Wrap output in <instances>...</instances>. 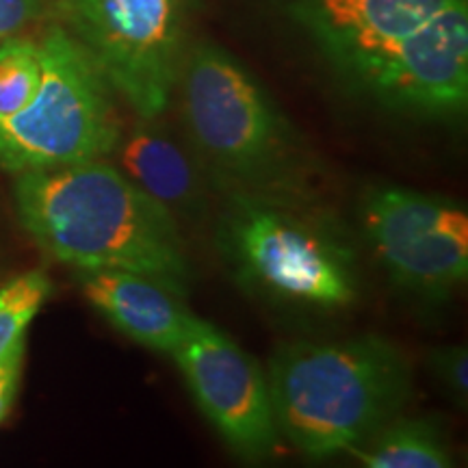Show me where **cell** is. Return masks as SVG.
I'll list each match as a JSON object with an SVG mask.
<instances>
[{
    "mask_svg": "<svg viewBox=\"0 0 468 468\" xmlns=\"http://www.w3.org/2000/svg\"><path fill=\"white\" fill-rule=\"evenodd\" d=\"M16 210L50 259L144 273L183 297L189 262L178 221L104 159L16 174Z\"/></svg>",
    "mask_w": 468,
    "mask_h": 468,
    "instance_id": "1",
    "label": "cell"
},
{
    "mask_svg": "<svg viewBox=\"0 0 468 468\" xmlns=\"http://www.w3.org/2000/svg\"><path fill=\"white\" fill-rule=\"evenodd\" d=\"M280 436L308 458L351 453L401 412L412 365L379 335L286 343L267 371Z\"/></svg>",
    "mask_w": 468,
    "mask_h": 468,
    "instance_id": "2",
    "label": "cell"
},
{
    "mask_svg": "<svg viewBox=\"0 0 468 468\" xmlns=\"http://www.w3.org/2000/svg\"><path fill=\"white\" fill-rule=\"evenodd\" d=\"M191 148L230 193L292 202L303 193V148L265 90L218 46L197 44L180 68Z\"/></svg>",
    "mask_w": 468,
    "mask_h": 468,
    "instance_id": "3",
    "label": "cell"
},
{
    "mask_svg": "<svg viewBox=\"0 0 468 468\" xmlns=\"http://www.w3.org/2000/svg\"><path fill=\"white\" fill-rule=\"evenodd\" d=\"M219 245L239 280L271 300L332 310L358 295L351 250L292 202L230 193Z\"/></svg>",
    "mask_w": 468,
    "mask_h": 468,
    "instance_id": "4",
    "label": "cell"
},
{
    "mask_svg": "<svg viewBox=\"0 0 468 468\" xmlns=\"http://www.w3.org/2000/svg\"><path fill=\"white\" fill-rule=\"evenodd\" d=\"M37 44L42 79L20 113L0 120V169L22 174L107 159L122 126L101 69L63 27Z\"/></svg>",
    "mask_w": 468,
    "mask_h": 468,
    "instance_id": "5",
    "label": "cell"
},
{
    "mask_svg": "<svg viewBox=\"0 0 468 468\" xmlns=\"http://www.w3.org/2000/svg\"><path fill=\"white\" fill-rule=\"evenodd\" d=\"M57 9L137 117L165 113L183 68L186 0H57Z\"/></svg>",
    "mask_w": 468,
    "mask_h": 468,
    "instance_id": "6",
    "label": "cell"
},
{
    "mask_svg": "<svg viewBox=\"0 0 468 468\" xmlns=\"http://www.w3.org/2000/svg\"><path fill=\"white\" fill-rule=\"evenodd\" d=\"M362 228L397 289L444 302L468 276V215L444 197L382 186L362 202Z\"/></svg>",
    "mask_w": 468,
    "mask_h": 468,
    "instance_id": "7",
    "label": "cell"
},
{
    "mask_svg": "<svg viewBox=\"0 0 468 468\" xmlns=\"http://www.w3.org/2000/svg\"><path fill=\"white\" fill-rule=\"evenodd\" d=\"M172 358L200 412L234 455L261 462L276 453L280 431L267 373L248 351L196 317Z\"/></svg>",
    "mask_w": 468,
    "mask_h": 468,
    "instance_id": "8",
    "label": "cell"
},
{
    "mask_svg": "<svg viewBox=\"0 0 468 468\" xmlns=\"http://www.w3.org/2000/svg\"><path fill=\"white\" fill-rule=\"evenodd\" d=\"M356 85L386 107L423 117H458L468 101V0H447Z\"/></svg>",
    "mask_w": 468,
    "mask_h": 468,
    "instance_id": "9",
    "label": "cell"
},
{
    "mask_svg": "<svg viewBox=\"0 0 468 468\" xmlns=\"http://www.w3.org/2000/svg\"><path fill=\"white\" fill-rule=\"evenodd\" d=\"M447 0H286L335 66L358 79Z\"/></svg>",
    "mask_w": 468,
    "mask_h": 468,
    "instance_id": "10",
    "label": "cell"
},
{
    "mask_svg": "<svg viewBox=\"0 0 468 468\" xmlns=\"http://www.w3.org/2000/svg\"><path fill=\"white\" fill-rule=\"evenodd\" d=\"M83 295L115 330L144 347L172 356L196 319L178 292L159 280L124 269L79 271Z\"/></svg>",
    "mask_w": 468,
    "mask_h": 468,
    "instance_id": "11",
    "label": "cell"
},
{
    "mask_svg": "<svg viewBox=\"0 0 468 468\" xmlns=\"http://www.w3.org/2000/svg\"><path fill=\"white\" fill-rule=\"evenodd\" d=\"M113 154L117 169L128 176L139 189L154 197L178 218L200 215L204 207V183L200 169L189 159L183 145L174 142L152 120H142L133 131L122 133Z\"/></svg>",
    "mask_w": 468,
    "mask_h": 468,
    "instance_id": "12",
    "label": "cell"
},
{
    "mask_svg": "<svg viewBox=\"0 0 468 468\" xmlns=\"http://www.w3.org/2000/svg\"><path fill=\"white\" fill-rule=\"evenodd\" d=\"M351 453L368 468L453 466L452 449L438 423L430 419H403L399 414Z\"/></svg>",
    "mask_w": 468,
    "mask_h": 468,
    "instance_id": "13",
    "label": "cell"
},
{
    "mask_svg": "<svg viewBox=\"0 0 468 468\" xmlns=\"http://www.w3.org/2000/svg\"><path fill=\"white\" fill-rule=\"evenodd\" d=\"M52 292L42 269L20 273L0 286V358L27 341V330Z\"/></svg>",
    "mask_w": 468,
    "mask_h": 468,
    "instance_id": "14",
    "label": "cell"
},
{
    "mask_svg": "<svg viewBox=\"0 0 468 468\" xmlns=\"http://www.w3.org/2000/svg\"><path fill=\"white\" fill-rule=\"evenodd\" d=\"M42 79L39 44L11 37L0 44V120L20 113L33 101Z\"/></svg>",
    "mask_w": 468,
    "mask_h": 468,
    "instance_id": "15",
    "label": "cell"
},
{
    "mask_svg": "<svg viewBox=\"0 0 468 468\" xmlns=\"http://www.w3.org/2000/svg\"><path fill=\"white\" fill-rule=\"evenodd\" d=\"M430 368L442 386V390L452 397V401L466 408L468 399V351L460 345L438 347L430 354Z\"/></svg>",
    "mask_w": 468,
    "mask_h": 468,
    "instance_id": "16",
    "label": "cell"
},
{
    "mask_svg": "<svg viewBox=\"0 0 468 468\" xmlns=\"http://www.w3.org/2000/svg\"><path fill=\"white\" fill-rule=\"evenodd\" d=\"M42 11L44 0H0V44L20 37Z\"/></svg>",
    "mask_w": 468,
    "mask_h": 468,
    "instance_id": "17",
    "label": "cell"
},
{
    "mask_svg": "<svg viewBox=\"0 0 468 468\" xmlns=\"http://www.w3.org/2000/svg\"><path fill=\"white\" fill-rule=\"evenodd\" d=\"M27 341L16 345L5 358H0V420L9 414L14 406L17 388H20L22 368H25Z\"/></svg>",
    "mask_w": 468,
    "mask_h": 468,
    "instance_id": "18",
    "label": "cell"
}]
</instances>
